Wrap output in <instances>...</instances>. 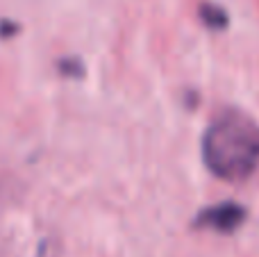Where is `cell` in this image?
Here are the masks:
<instances>
[{
	"mask_svg": "<svg viewBox=\"0 0 259 257\" xmlns=\"http://www.w3.org/2000/svg\"><path fill=\"white\" fill-rule=\"evenodd\" d=\"M243 221H246V209H243L241 205L232 203V200H225V203L205 207L193 219V226L230 235V232L239 230V228L243 226Z\"/></svg>",
	"mask_w": 259,
	"mask_h": 257,
	"instance_id": "7a4b0ae2",
	"label": "cell"
},
{
	"mask_svg": "<svg viewBox=\"0 0 259 257\" xmlns=\"http://www.w3.org/2000/svg\"><path fill=\"white\" fill-rule=\"evenodd\" d=\"M202 159L221 180H248L259 166V123L237 107L221 109L202 135Z\"/></svg>",
	"mask_w": 259,
	"mask_h": 257,
	"instance_id": "6da1fadb",
	"label": "cell"
},
{
	"mask_svg": "<svg viewBox=\"0 0 259 257\" xmlns=\"http://www.w3.org/2000/svg\"><path fill=\"white\" fill-rule=\"evenodd\" d=\"M200 18L209 30H223V27H228V14H225L223 7H219L214 3L200 5Z\"/></svg>",
	"mask_w": 259,
	"mask_h": 257,
	"instance_id": "3957f363",
	"label": "cell"
}]
</instances>
